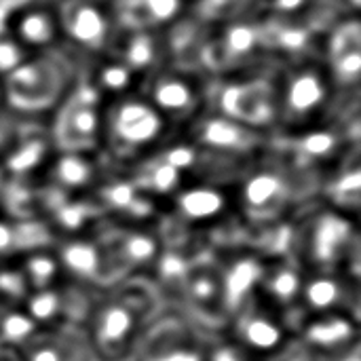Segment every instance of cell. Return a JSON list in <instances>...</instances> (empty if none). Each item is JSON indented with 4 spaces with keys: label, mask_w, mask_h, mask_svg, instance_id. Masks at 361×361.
Returning <instances> with one entry per match:
<instances>
[{
    "label": "cell",
    "mask_w": 361,
    "mask_h": 361,
    "mask_svg": "<svg viewBox=\"0 0 361 361\" xmlns=\"http://www.w3.org/2000/svg\"><path fill=\"white\" fill-rule=\"evenodd\" d=\"M68 80L66 66L51 57H38L34 61H23L4 80L6 102L19 112H42L51 108Z\"/></svg>",
    "instance_id": "1"
},
{
    "label": "cell",
    "mask_w": 361,
    "mask_h": 361,
    "mask_svg": "<svg viewBox=\"0 0 361 361\" xmlns=\"http://www.w3.org/2000/svg\"><path fill=\"white\" fill-rule=\"evenodd\" d=\"M140 315H144V302L137 298H116L106 302L93 317L91 328V353L104 361H121L129 355Z\"/></svg>",
    "instance_id": "2"
},
{
    "label": "cell",
    "mask_w": 361,
    "mask_h": 361,
    "mask_svg": "<svg viewBox=\"0 0 361 361\" xmlns=\"http://www.w3.org/2000/svg\"><path fill=\"white\" fill-rule=\"evenodd\" d=\"M99 102L97 87L87 82L78 85L66 99L53 127V140L63 152H85L97 144L102 127Z\"/></svg>",
    "instance_id": "3"
},
{
    "label": "cell",
    "mask_w": 361,
    "mask_h": 361,
    "mask_svg": "<svg viewBox=\"0 0 361 361\" xmlns=\"http://www.w3.org/2000/svg\"><path fill=\"white\" fill-rule=\"evenodd\" d=\"M106 127L112 150L121 157H129L161 135L163 114L146 99L123 97L110 108Z\"/></svg>",
    "instance_id": "4"
},
{
    "label": "cell",
    "mask_w": 361,
    "mask_h": 361,
    "mask_svg": "<svg viewBox=\"0 0 361 361\" xmlns=\"http://www.w3.org/2000/svg\"><path fill=\"white\" fill-rule=\"evenodd\" d=\"M216 102L222 116H228L254 129L267 127L279 116L277 89L267 78L224 82L218 89Z\"/></svg>",
    "instance_id": "5"
},
{
    "label": "cell",
    "mask_w": 361,
    "mask_h": 361,
    "mask_svg": "<svg viewBox=\"0 0 361 361\" xmlns=\"http://www.w3.org/2000/svg\"><path fill=\"white\" fill-rule=\"evenodd\" d=\"M292 192L294 190L288 173L279 171L277 167L258 169L243 184V209L254 220H273L286 209Z\"/></svg>",
    "instance_id": "6"
},
{
    "label": "cell",
    "mask_w": 361,
    "mask_h": 361,
    "mask_svg": "<svg viewBox=\"0 0 361 361\" xmlns=\"http://www.w3.org/2000/svg\"><path fill=\"white\" fill-rule=\"evenodd\" d=\"M140 361H205V351L180 319H163L144 336Z\"/></svg>",
    "instance_id": "7"
},
{
    "label": "cell",
    "mask_w": 361,
    "mask_h": 361,
    "mask_svg": "<svg viewBox=\"0 0 361 361\" xmlns=\"http://www.w3.org/2000/svg\"><path fill=\"white\" fill-rule=\"evenodd\" d=\"M256 49H260L258 23L235 21L228 23L218 38H207L201 51V63L214 70H228L245 61Z\"/></svg>",
    "instance_id": "8"
},
{
    "label": "cell",
    "mask_w": 361,
    "mask_h": 361,
    "mask_svg": "<svg viewBox=\"0 0 361 361\" xmlns=\"http://www.w3.org/2000/svg\"><path fill=\"white\" fill-rule=\"evenodd\" d=\"M59 23L76 44L89 51L102 49L110 38V19L93 0H63Z\"/></svg>",
    "instance_id": "9"
},
{
    "label": "cell",
    "mask_w": 361,
    "mask_h": 361,
    "mask_svg": "<svg viewBox=\"0 0 361 361\" xmlns=\"http://www.w3.org/2000/svg\"><path fill=\"white\" fill-rule=\"evenodd\" d=\"M326 99L328 85L322 72L315 68H302L288 78L279 112H283L288 123H302L313 116L326 104Z\"/></svg>",
    "instance_id": "10"
},
{
    "label": "cell",
    "mask_w": 361,
    "mask_h": 361,
    "mask_svg": "<svg viewBox=\"0 0 361 361\" xmlns=\"http://www.w3.org/2000/svg\"><path fill=\"white\" fill-rule=\"evenodd\" d=\"M355 243V231L349 220L338 214H322L311 226L309 256L315 264L330 267L343 260Z\"/></svg>",
    "instance_id": "11"
},
{
    "label": "cell",
    "mask_w": 361,
    "mask_h": 361,
    "mask_svg": "<svg viewBox=\"0 0 361 361\" xmlns=\"http://www.w3.org/2000/svg\"><path fill=\"white\" fill-rule=\"evenodd\" d=\"M197 140L212 152L222 154H245L260 144V133L254 127H247L228 116H205L199 121Z\"/></svg>",
    "instance_id": "12"
},
{
    "label": "cell",
    "mask_w": 361,
    "mask_h": 361,
    "mask_svg": "<svg viewBox=\"0 0 361 361\" xmlns=\"http://www.w3.org/2000/svg\"><path fill=\"white\" fill-rule=\"evenodd\" d=\"M328 59L338 85H357L361 72V30L355 19L345 21L332 32L328 44Z\"/></svg>",
    "instance_id": "13"
},
{
    "label": "cell",
    "mask_w": 361,
    "mask_h": 361,
    "mask_svg": "<svg viewBox=\"0 0 361 361\" xmlns=\"http://www.w3.org/2000/svg\"><path fill=\"white\" fill-rule=\"evenodd\" d=\"M237 341L247 351L258 353H275L281 349L286 332L283 328L264 311L256 309L254 305H247L237 315L235 324Z\"/></svg>",
    "instance_id": "14"
},
{
    "label": "cell",
    "mask_w": 361,
    "mask_h": 361,
    "mask_svg": "<svg viewBox=\"0 0 361 361\" xmlns=\"http://www.w3.org/2000/svg\"><path fill=\"white\" fill-rule=\"evenodd\" d=\"M59 260L61 264L82 277V279H91V281H106L110 279V271L108 264L123 269V264L114 258V254L108 247H99L91 241H70L59 250ZM125 271V269H123Z\"/></svg>",
    "instance_id": "15"
},
{
    "label": "cell",
    "mask_w": 361,
    "mask_h": 361,
    "mask_svg": "<svg viewBox=\"0 0 361 361\" xmlns=\"http://www.w3.org/2000/svg\"><path fill=\"white\" fill-rule=\"evenodd\" d=\"M258 38H260V47L290 55V57L309 53L313 44L311 27L283 15H277V17L267 19L264 23H258Z\"/></svg>",
    "instance_id": "16"
},
{
    "label": "cell",
    "mask_w": 361,
    "mask_h": 361,
    "mask_svg": "<svg viewBox=\"0 0 361 361\" xmlns=\"http://www.w3.org/2000/svg\"><path fill=\"white\" fill-rule=\"evenodd\" d=\"M182 0H116L114 15L116 21L129 30H152L178 17Z\"/></svg>",
    "instance_id": "17"
},
{
    "label": "cell",
    "mask_w": 361,
    "mask_h": 361,
    "mask_svg": "<svg viewBox=\"0 0 361 361\" xmlns=\"http://www.w3.org/2000/svg\"><path fill=\"white\" fill-rule=\"evenodd\" d=\"M161 114L184 118L190 116L199 104V95L192 85L178 74H159L150 85L148 99Z\"/></svg>",
    "instance_id": "18"
},
{
    "label": "cell",
    "mask_w": 361,
    "mask_h": 361,
    "mask_svg": "<svg viewBox=\"0 0 361 361\" xmlns=\"http://www.w3.org/2000/svg\"><path fill=\"white\" fill-rule=\"evenodd\" d=\"M264 269L256 258H239L231 267H226L224 273H220L222 279V296H224V309L237 311L243 309L247 302V296L252 290L262 281Z\"/></svg>",
    "instance_id": "19"
},
{
    "label": "cell",
    "mask_w": 361,
    "mask_h": 361,
    "mask_svg": "<svg viewBox=\"0 0 361 361\" xmlns=\"http://www.w3.org/2000/svg\"><path fill=\"white\" fill-rule=\"evenodd\" d=\"M355 341V324L338 313H324L311 322L305 330V343L309 349L343 351Z\"/></svg>",
    "instance_id": "20"
},
{
    "label": "cell",
    "mask_w": 361,
    "mask_h": 361,
    "mask_svg": "<svg viewBox=\"0 0 361 361\" xmlns=\"http://www.w3.org/2000/svg\"><path fill=\"white\" fill-rule=\"evenodd\" d=\"M184 292L186 300L190 302L192 311L199 315L216 317L224 309V296H222V279L220 273L209 269L190 271L184 279Z\"/></svg>",
    "instance_id": "21"
},
{
    "label": "cell",
    "mask_w": 361,
    "mask_h": 361,
    "mask_svg": "<svg viewBox=\"0 0 361 361\" xmlns=\"http://www.w3.org/2000/svg\"><path fill=\"white\" fill-rule=\"evenodd\" d=\"M286 152L294 157V163L300 167H315L317 163L330 159L341 144V135L328 129L309 131L300 137H286L279 142Z\"/></svg>",
    "instance_id": "22"
},
{
    "label": "cell",
    "mask_w": 361,
    "mask_h": 361,
    "mask_svg": "<svg viewBox=\"0 0 361 361\" xmlns=\"http://www.w3.org/2000/svg\"><path fill=\"white\" fill-rule=\"evenodd\" d=\"M178 212L192 222L212 220L226 207V197L214 186H195L176 197Z\"/></svg>",
    "instance_id": "23"
},
{
    "label": "cell",
    "mask_w": 361,
    "mask_h": 361,
    "mask_svg": "<svg viewBox=\"0 0 361 361\" xmlns=\"http://www.w3.org/2000/svg\"><path fill=\"white\" fill-rule=\"evenodd\" d=\"M108 250L114 254V258L125 267H137L150 262L157 252V239L144 233H118L110 239Z\"/></svg>",
    "instance_id": "24"
},
{
    "label": "cell",
    "mask_w": 361,
    "mask_h": 361,
    "mask_svg": "<svg viewBox=\"0 0 361 361\" xmlns=\"http://www.w3.org/2000/svg\"><path fill=\"white\" fill-rule=\"evenodd\" d=\"M182 173L167 165L161 157H154L152 161L144 163L137 169V176L131 180L137 190L152 192V195H169L180 186Z\"/></svg>",
    "instance_id": "25"
},
{
    "label": "cell",
    "mask_w": 361,
    "mask_h": 361,
    "mask_svg": "<svg viewBox=\"0 0 361 361\" xmlns=\"http://www.w3.org/2000/svg\"><path fill=\"white\" fill-rule=\"evenodd\" d=\"M328 197L345 207V209H357L361 199V173H360V161H357V152L353 150L349 163L332 178V182L328 184Z\"/></svg>",
    "instance_id": "26"
},
{
    "label": "cell",
    "mask_w": 361,
    "mask_h": 361,
    "mask_svg": "<svg viewBox=\"0 0 361 361\" xmlns=\"http://www.w3.org/2000/svg\"><path fill=\"white\" fill-rule=\"evenodd\" d=\"M267 292L273 296L275 302H281V305H292L300 294H302V275L298 271L296 264H279L275 267L271 273H264L262 275V281Z\"/></svg>",
    "instance_id": "27"
},
{
    "label": "cell",
    "mask_w": 361,
    "mask_h": 361,
    "mask_svg": "<svg viewBox=\"0 0 361 361\" xmlns=\"http://www.w3.org/2000/svg\"><path fill=\"white\" fill-rule=\"evenodd\" d=\"M17 36L23 44L47 47L55 38V17L44 8L23 11L17 21Z\"/></svg>",
    "instance_id": "28"
},
{
    "label": "cell",
    "mask_w": 361,
    "mask_h": 361,
    "mask_svg": "<svg viewBox=\"0 0 361 361\" xmlns=\"http://www.w3.org/2000/svg\"><path fill=\"white\" fill-rule=\"evenodd\" d=\"M159 57V42L150 30H137L131 32L127 42L123 44L121 63H125L131 72L148 70L154 66Z\"/></svg>",
    "instance_id": "29"
},
{
    "label": "cell",
    "mask_w": 361,
    "mask_h": 361,
    "mask_svg": "<svg viewBox=\"0 0 361 361\" xmlns=\"http://www.w3.org/2000/svg\"><path fill=\"white\" fill-rule=\"evenodd\" d=\"M93 163H89L80 152H63L53 165V182L57 188L74 190L91 184Z\"/></svg>",
    "instance_id": "30"
},
{
    "label": "cell",
    "mask_w": 361,
    "mask_h": 361,
    "mask_svg": "<svg viewBox=\"0 0 361 361\" xmlns=\"http://www.w3.org/2000/svg\"><path fill=\"white\" fill-rule=\"evenodd\" d=\"M209 36L205 34V30L199 23H178L171 34H169V49L173 51L176 59L182 63H201V51L203 44Z\"/></svg>",
    "instance_id": "31"
},
{
    "label": "cell",
    "mask_w": 361,
    "mask_h": 361,
    "mask_svg": "<svg viewBox=\"0 0 361 361\" xmlns=\"http://www.w3.org/2000/svg\"><path fill=\"white\" fill-rule=\"evenodd\" d=\"M302 294L307 300V307L319 313L332 311L334 307H338L345 298L347 292L343 288V283L334 277H315L307 283H302Z\"/></svg>",
    "instance_id": "32"
},
{
    "label": "cell",
    "mask_w": 361,
    "mask_h": 361,
    "mask_svg": "<svg viewBox=\"0 0 361 361\" xmlns=\"http://www.w3.org/2000/svg\"><path fill=\"white\" fill-rule=\"evenodd\" d=\"M78 347L68 338H34L23 347L19 361H78Z\"/></svg>",
    "instance_id": "33"
},
{
    "label": "cell",
    "mask_w": 361,
    "mask_h": 361,
    "mask_svg": "<svg viewBox=\"0 0 361 361\" xmlns=\"http://www.w3.org/2000/svg\"><path fill=\"white\" fill-rule=\"evenodd\" d=\"M36 328L38 324L27 313L6 311L0 315V345L6 349L25 347L36 338Z\"/></svg>",
    "instance_id": "34"
},
{
    "label": "cell",
    "mask_w": 361,
    "mask_h": 361,
    "mask_svg": "<svg viewBox=\"0 0 361 361\" xmlns=\"http://www.w3.org/2000/svg\"><path fill=\"white\" fill-rule=\"evenodd\" d=\"M47 154V144L44 140L32 135V137H23L15 148H11L8 157H6V169L15 176H25L32 169H36L42 159Z\"/></svg>",
    "instance_id": "35"
},
{
    "label": "cell",
    "mask_w": 361,
    "mask_h": 361,
    "mask_svg": "<svg viewBox=\"0 0 361 361\" xmlns=\"http://www.w3.org/2000/svg\"><path fill=\"white\" fill-rule=\"evenodd\" d=\"M21 271L25 275L27 286H32L36 290H44L53 283V279L57 275V260L44 252H36L25 260V267Z\"/></svg>",
    "instance_id": "36"
},
{
    "label": "cell",
    "mask_w": 361,
    "mask_h": 361,
    "mask_svg": "<svg viewBox=\"0 0 361 361\" xmlns=\"http://www.w3.org/2000/svg\"><path fill=\"white\" fill-rule=\"evenodd\" d=\"M4 197L6 209L17 218H32V214L36 212V203H42V195L32 192L27 186H23L21 180H13V184H8L4 190Z\"/></svg>",
    "instance_id": "37"
},
{
    "label": "cell",
    "mask_w": 361,
    "mask_h": 361,
    "mask_svg": "<svg viewBox=\"0 0 361 361\" xmlns=\"http://www.w3.org/2000/svg\"><path fill=\"white\" fill-rule=\"evenodd\" d=\"M63 307V298L59 292L44 288L38 290L30 300H27V315L36 322V324H47L59 317Z\"/></svg>",
    "instance_id": "38"
},
{
    "label": "cell",
    "mask_w": 361,
    "mask_h": 361,
    "mask_svg": "<svg viewBox=\"0 0 361 361\" xmlns=\"http://www.w3.org/2000/svg\"><path fill=\"white\" fill-rule=\"evenodd\" d=\"M53 212H55V220L59 226L68 228V231H76L80 228L87 220L93 218V205L89 203H82V201H57L53 205Z\"/></svg>",
    "instance_id": "39"
},
{
    "label": "cell",
    "mask_w": 361,
    "mask_h": 361,
    "mask_svg": "<svg viewBox=\"0 0 361 361\" xmlns=\"http://www.w3.org/2000/svg\"><path fill=\"white\" fill-rule=\"evenodd\" d=\"M131 76H133V72L125 63L116 61V63H110V66H106L102 70V74H99V87L118 93V91H123V89H127L131 85Z\"/></svg>",
    "instance_id": "40"
},
{
    "label": "cell",
    "mask_w": 361,
    "mask_h": 361,
    "mask_svg": "<svg viewBox=\"0 0 361 361\" xmlns=\"http://www.w3.org/2000/svg\"><path fill=\"white\" fill-rule=\"evenodd\" d=\"M27 292V281L21 269H0V294L8 300H19Z\"/></svg>",
    "instance_id": "41"
},
{
    "label": "cell",
    "mask_w": 361,
    "mask_h": 361,
    "mask_svg": "<svg viewBox=\"0 0 361 361\" xmlns=\"http://www.w3.org/2000/svg\"><path fill=\"white\" fill-rule=\"evenodd\" d=\"M167 165H171L173 169H178L180 173L190 171L197 167V150L192 146H173L165 152L159 154Z\"/></svg>",
    "instance_id": "42"
},
{
    "label": "cell",
    "mask_w": 361,
    "mask_h": 361,
    "mask_svg": "<svg viewBox=\"0 0 361 361\" xmlns=\"http://www.w3.org/2000/svg\"><path fill=\"white\" fill-rule=\"evenodd\" d=\"M23 49L17 40L0 36V74H11L15 68L23 63Z\"/></svg>",
    "instance_id": "43"
},
{
    "label": "cell",
    "mask_w": 361,
    "mask_h": 361,
    "mask_svg": "<svg viewBox=\"0 0 361 361\" xmlns=\"http://www.w3.org/2000/svg\"><path fill=\"white\" fill-rule=\"evenodd\" d=\"M159 273L167 281H184L188 277L190 269L176 252H165L159 258Z\"/></svg>",
    "instance_id": "44"
},
{
    "label": "cell",
    "mask_w": 361,
    "mask_h": 361,
    "mask_svg": "<svg viewBox=\"0 0 361 361\" xmlns=\"http://www.w3.org/2000/svg\"><path fill=\"white\" fill-rule=\"evenodd\" d=\"M250 351L243 349L241 345H231L222 343L205 353V361H250Z\"/></svg>",
    "instance_id": "45"
},
{
    "label": "cell",
    "mask_w": 361,
    "mask_h": 361,
    "mask_svg": "<svg viewBox=\"0 0 361 361\" xmlns=\"http://www.w3.org/2000/svg\"><path fill=\"white\" fill-rule=\"evenodd\" d=\"M235 0H201L199 2V15L203 19H220L231 15Z\"/></svg>",
    "instance_id": "46"
},
{
    "label": "cell",
    "mask_w": 361,
    "mask_h": 361,
    "mask_svg": "<svg viewBox=\"0 0 361 361\" xmlns=\"http://www.w3.org/2000/svg\"><path fill=\"white\" fill-rule=\"evenodd\" d=\"M32 0H0V36H4L6 32V23L11 19L13 13L25 8Z\"/></svg>",
    "instance_id": "47"
},
{
    "label": "cell",
    "mask_w": 361,
    "mask_h": 361,
    "mask_svg": "<svg viewBox=\"0 0 361 361\" xmlns=\"http://www.w3.org/2000/svg\"><path fill=\"white\" fill-rule=\"evenodd\" d=\"M17 250V228L0 220V256Z\"/></svg>",
    "instance_id": "48"
},
{
    "label": "cell",
    "mask_w": 361,
    "mask_h": 361,
    "mask_svg": "<svg viewBox=\"0 0 361 361\" xmlns=\"http://www.w3.org/2000/svg\"><path fill=\"white\" fill-rule=\"evenodd\" d=\"M290 241H292V231L279 228V231L267 235V250L269 252H283V250H288Z\"/></svg>",
    "instance_id": "49"
},
{
    "label": "cell",
    "mask_w": 361,
    "mask_h": 361,
    "mask_svg": "<svg viewBox=\"0 0 361 361\" xmlns=\"http://www.w3.org/2000/svg\"><path fill=\"white\" fill-rule=\"evenodd\" d=\"M273 361H317L313 355V349H309L307 345L305 347H298V349H288V351H281Z\"/></svg>",
    "instance_id": "50"
},
{
    "label": "cell",
    "mask_w": 361,
    "mask_h": 361,
    "mask_svg": "<svg viewBox=\"0 0 361 361\" xmlns=\"http://www.w3.org/2000/svg\"><path fill=\"white\" fill-rule=\"evenodd\" d=\"M305 2H307V0H269L271 8L277 11V15H283V17L296 13L298 8H302Z\"/></svg>",
    "instance_id": "51"
},
{
    "label": "cell",
    "mask_w": 361,
    "mask_h": 361,
    "mask_svg": "<svg viewBox=\"0 0 361 361\" xmlns=\"http://www.w3.org/2000/svg\"><path fill=\"white\" fill-rule=\"evenodd\" d=\"M338 361H360V349H357V345H353L351 349H343V355L338 357Z\"/></svg>",
    "instance_id": "52"
},
{
    "label": "cell",
    "mask_w": 361,
    "mask_h": 361,
    "mask_svg": "<svg viewBox=\"0 0 361 361\" xmlns=\"http://www.w3.org/2000/svg\"><path fill=\"white\" fill-rule=\"evenodd\" d=\"M8 131H11V129H8L6 121L0 118V148H2V146H8V135H11Z\"/></svg>",
    "instance_id": "53"
},
{
    "label": "cell",
    "mask_w": 361,
    "mask_h": 361,
    "mask_svg": "<svg viewBox=\"0 0 361 361\" xmlns=\"http://www.w3.org/2000/svg\"><path fill=\"white\" fill-rule=\"evenodd\" d=\"M0 361H19V360H17V355L13 353V349H6V347H2V345H0Z\"/></svg>",
    "instance_id": "54"
},
{
    "label": "cell",
    "mask_w": 361,
    "mask_h": 361,
    "mask_svg": "<svg viewBox=\"0 0 361 361\" xmlns=\"http://www.w3.org/2000/svg\"><path fill=\"white\" fill-rule=\"evenodd\" d=\"M349 4H351L353 8H357V6H360V0H349Z\"/></svg>",
    "instance_id": "55"
},
{
    "label": "cell",
    "mask_w": 361,
    "mask_h": 361,
    "mask_svg": "<svg viewBox=\"0 0 361 361\" xmlns=\"http://www.w3.org/2000/svg\"><path fill=\"white\" fill-rule=\"evenodd\" d=\"M0 184H2V169H0Z\"/></svg>",
    "instance_id": "56"
}]
</instances>
